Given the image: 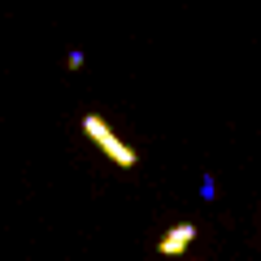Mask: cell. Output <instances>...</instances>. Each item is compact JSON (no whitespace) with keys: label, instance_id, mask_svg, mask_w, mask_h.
<instances>
[{"label":"cell","instance_id":"6da1fadb","mask_svg":"<svg viewBox=\"0 0 261 261\" xmlns=\"http://www.w3.org/2000/svg\"><path fill=\"white\" fill-rule=\"evenodd\" d=\"M83 135H87V140H92L118 170H135V166H140V152L130 148L126 140H118V130H113L100 113H83Z\"/></svg>","mask_w":261,"mask_h":261},{"label":"cell","instance_id":"7a4b0ae2","mask_svg":"<svg viewBox=\"0 0 261 261\" xmlns=\"http://www.w3.org/2000/svg\"><path fill=\"white\" fill-rule=\"evenodd\" d=\"M196 235H200V231H196L192 222H178V226H170V231L157 240V252H161V257H183L187 244H192Z\"/></svg>","mask_w":261,"mask_h":261},{"label":"cell","instance_id":"3957f363","mask_svg":"<svg viewBox=\"0 0 261 261\" xmlns=\"http://www.w3.org/2000/svg\"><path fill=\"white\" fill-rule=\"evenodd\" d=\"M200 196H205V200H214V178H209V174L200 178Z\"/></svg>","mask_w":261,"mask_h":261}]
</instances>
